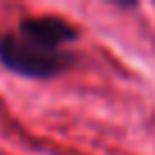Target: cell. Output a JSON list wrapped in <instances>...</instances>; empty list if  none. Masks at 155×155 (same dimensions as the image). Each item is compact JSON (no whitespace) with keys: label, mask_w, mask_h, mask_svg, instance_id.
Segmentation results:
<instances>
[{"label":"cell","mask_w":155,"mask_h":155,"mask_svg":"<svg viewBox=\"0 0 155 155\" xmlns=\"http://www.w3.org/2000/svg\"><path fill=\"white\" fill-rule=\"evenodd\" d=\"M80 39L75 23L59 14L23 16L0 32V66L30 80H50L75 64L71 46Z\"/></svg>","instance_id":"1"}]
</instances>
